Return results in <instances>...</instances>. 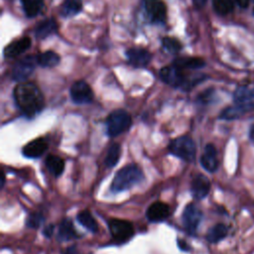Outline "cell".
Returning a JSON list of instances; mask_svg holds the SVG:
<instances>
[{
	"instance_id": "1",
	"label": "cell",
	"mask_w": 254,
	"mask_h": 254,
	"mask_svg": "<svg viewBox=\"0 0 254 254\" xmlns=\"http://www.w3.org/2000/svg\"><path fill=\"white\" fill-rule=\"evenodd\" d=\"M14 99L21 112L32 118L40 113L45 106V99L39 87L29 81L18 83L14 88Z\"/></svg>"
},
{
	"instance_id": "2",
	"label": "cell",
	"mask_w": 254,
	"mask_h": 254,
	"mask_svg": "<svg viewBox=\"0 0 254 254\" xmlns=\"http://www.w3.org/2000/svg\"><path fill=\"white\" fill-rule=\"evenodd\" d=\"M144 178L141 168L136 164H130L120 169L113 178L110 190L113 192H120L130 190L142 182Z\"/></svg>"
},
{
	"instance_id": "3",
	"label": "cell",
	"mask_w": 254,
	"mask_h": 254,
	"mask_svg": "<svg viewBox=\"0 0 254 254\" xmlns=\"http://www.w3.org/2000/svg\"><path fill=\"white\" fill-rule=\"evenodd\" d=\"M132 123L130 114L124 109H116L112 111L106 119L107 134L110 137H116L126 131Z\"/></svg>"
},
{
	"instance_id": "4",
	"label": "cell",
	"mask_w": 254,
	"mask_h": 254,
	"mask_svg": "<svg viewBox=\"0 0 254 254\" xmlns=\"http://www.w3.org/2000/svg\"><path fill=\"white\" fill-rule=\"evenodd\" d=\"M169 151L176 157L190 163L195 158L196 148L193 140L190 137L181 136L174 139L170 143Z\"/></svg>"
},
{
	"instance_id": "5",
	"label": "cell",
	"mask_w": 254,
	"mask_h": 254,
	"mask_svg": "<svg viewBox=\"0 0 254 254\" xmlns=\"http://www.w3.org/2000/svg\"><path fill=\"white\" fill-rule=\"evenodd\" d=\"M108 228L112 238L118 242L123 243L129 240L134 234V227L130 221L112 218L108 222Z\"/></svg>"
},
{
	"instance_id": "6",
	"label": "cell",
	"mask_w": 254,
	"mask_h": 254,
	"mask_svg": "<svg viewBox=\"0 0 254 254\" xmlns=\"http://www.w3.org/2000/svg\"><path fill=\"white\" fill-rule=\"evenodd\" d=\"M201 219L202 212L194 203H189L185 207L183 212V223L189 234L194 235L196 233Z\"/></svg>"
},
{
	"instance_id": "7",
	"label": "cell",
	"mask_w": 254,
	"mask_h": 254,
	"mask_svg": "<svg viewBox=\"0 0 254 254\" xmlns=\"http://www.w3.org/2000/svg\"><path fill=\"white\" fill-rule=\"evenodd\" d=\"M233 101L243 114L254 110V87H238L233 93Z\"/></svg>"
},
{
	"instance_id": "8",
	"label": "cell",
	"mask_w": 254,
	"mask_h": 254,
	"mask_svg": "<svg viewBox=\"0 0 254 254\" xmlns=\"http://www.w3.org/2000/svg\"><path fill=\"white\" fill-rule=\"evenodd\" d=\"M160 77L164 82L174 87L183 86L187 82L184 69L174 64L172 65L164 66L160 70Z\"/></svg>"
},
{
	"instance_id": "9",
	"label": "cell",
	"mask_w": 254,
	"mask_h": 254,
	"mask_svg": "<svg viewBox=\"0 0 254 254\" xmlns=\"http://www.w3.org/2000/svg\"><path fill=\"white\" fill-rule=\"evenodd\" d=\"M70 97L76 104H87L93 100V91L88 83L77 80L70 86Z\"/></svg>"
},
{
	"instance_id": "10",
	"label": "cell",
	"mask_w": 254,
	"mask_h": 254,
	"mask_svg": "<svg viewBox=\"0 0 254 254\" xmlns=\"http://www.w3.org/2000/svg\"><path fill=\"white\" fill-rule=\"evenodd\" d=\"M35 61H37V59L35 60L33 57H26L18 61L11 70L12 78L19 82L25 81L34 71Z\"/></svg>"
},
{
	"instance_id": "11",
	"label": "cell",
	"mask_w": 254,
	"mask_h": 254,
	"mask_svg": "<svg viewBox=\"0 0 254 254\" xmlns=\"http://www.w3.org/2000/svg\"><path fill=\"white\" fill-rule=\"evenodd\" d=\"M145 10L152 22L165 23L167 7L163 0H143Z\"/></svg>"
},
{
	"instance_id": "12",
	"label": "cell",
	"mask_w": 254,
	"mask_h": 254,
	"mask_svg": "<svg viewBox=\"0 0 254 254\" xmlns=\"http://www.w3.org/2000/svg\"><path fill=\"white\" fill-rule=\"evenodd\" d=\"M171 214L170 206L162 201H156L152 203L147 211L146 216L151 222H161L166 220Z\"/></svg>"
},
{
	"instance_id": "13",
	"label": "cell",
	"mask_w": 254,
	"mask_h": 254,
	"mask_svg": "<svg viewBox=\"0 0 254 254\" xmlns=\"http://www.w3.org/2000/svg\"><path fill=\"white\" fill-rule=\"evenodd\" d=\"M126 58L131 65L135 67H144L150 63L152 56L145 49L132 48L127 50Z\"/></svg>"
},
{
	"instance_id": "14",
	"label": "cell",
	"mask_w": 254,
	"mask_h": 254,
	"mask_svg": "<svg viewBox=\"0 0 254 254\" xmlns=\"http://www.w3.org/2000/svg\"><path fill=\"white\" fill-rule=\"evenodd\" d=\"M191 193L196 199L204 198L210 190V182L208 178L202 174L196 175L191 182Z\"/></svg>"
},
{
	"instance_id": "15",
	"label": "cell",
	"mask_w": 254,
	"mask_h": 254,
	"mask_svg": "<svg viewBox=\"0 0 254 254\" xmlns=\"http://www.w3.org/2000/svg\"><path fill=\"white\" fill-rule=\"evenodd\" d=\"M48 150V143L43 138H37L26 144L22 150V154L27 158L37 159L46 153Z\"/></svg>"
},
{
	"instance_id": "16",
	"label": "cell",
	"mask_w": 254,
	"mask_h": 254,
	"mask_svg": "<svg viewBox=\"0 0 254 254\" xmlns=\"http://www.w3.org/2000/svg\"><path fill=\"white\" fill-rule=\"evenodd\" d=\"M200 164L207 172L213 173L218 168V160H217V152L212 144H207L204 147L203 153L200 157Z\"/></svg>"
},
{
	"instance_id": "17",
	"label": "cell",
	"mask_w": 254,
	"mask_h": 254,
	"mask_svg": "<svg viewBox=\"0 0 254 254\" xmlns=\"http://www.w3.org/2000/svg\"><path fill=\"white\" fill-rule=\"evenodd\" d=\"M31 46V40L29 37L21 38L6 46L4 49V56L6 58H16L17 56L26 52Z\"/></svg>"
},
{
	"instance_id": "18",
	"label": "cell",
	"mask_w": 254,
	"mask_h": 254,
	"mask_svg": "<svg viewBox=\"0 0 254 254\" xmlns=\"http://www.w3.org/2000/svg\"><path fill=\"white\" fill-rule=\"evenodd\" d=\"M58 30V24L53 18L46 19L38 24V26L35 28V35L38 39H45L52 34L56 33Z\"/></svg>"
},
{
	"instance_id": "19",
	"label": "cell",
	"mask_w": 254,
	"mask_h": 254,
	"mask_svg": "<svg viewBox=\"0 0 254 254\" xmlns=\"http://www.w3.org/2000/svg\"><path fill=\"white\" fill-rule=\"evenodd\" d=\"M78 237L79 235L75 230L72 221L68 218L64 219L59 227V239L62 241H68Z\"/></svg>"
},
{
	"instance_id": "20",
	"label": "cell",
	"mask_w": 254,
	"mask_h": 254,
	"mask_svg": "<svg viewBox=\"0 0 254 254\" xmlns=\"http://www.w3.org/2000/svg\"><path fill=\"white\" fill-rule=\"evenodd\" d=\"M82 9L81 0H64L61 6L60 13L63 17H72L78 14Z\"/></svg>"
},
{
	"instance_id": "21",
	"label": "cell",
	"mask_w": 254,
	"mask_h": 254,
	"mask_svg": "<svg viewBox=\"0 0 254 254\" xmlns=\"http://www.w3.org/2000/svg\"><path fill=\"white\" fill-rule=\"evenodd\" d=\"M46 166L53 176L59 177L64 172V161L59 156L49 155L46 159Z\"/></svg>"
},
{
	"instance_id": "22",
	"label": "cell",
	"mask_w": 254,
	"mask_h": 254,
	"mask_svg": "<svg viewBox=\"0 0 254 254\" xmlns=\"http://www.w3.org/2000/svg\"><path fill=\"white\" fill-rule=\"evenodd\" d=\"M174 64L184 68L196 69L204 66L205 62L201 58L197 57H188V58H178L174 61Z\"/></svg>"
},
{
	"instance_id": "23",
	"label": "cell",
	"mask_w": 254,
	"mask_h": 254,
	"mask_svg": "<svg viewBox=\"0 0 254 254\" xmlns=\"http://www.w3.org/2000/svg\"><path fill=\"white\" fill-rule=\"evenodd\" d=\"M77 221L87 230H89L92 233L97 232L98 230V225L96 220L94 219V217L92 216V214L90 213V211L88 209H84L80 212L77 213Z\"/></svg>"
},
{
	"instance_id": "24",
	"label": "cell",
	"mask_w": 254,
	"mask_h": 254,
	"mask_svg": "<svg viewBox=\"0 0 254 254\" xmlns=\"http://www.w3.org/2000/svg\"><path fill=\"white\" fill-rule=\"evenodd\" d=\"M60 61V56L53 51L44 52L37 57V63L43 67L56 66L57 64H59Z\"/></svg>"
},
{
	"instance_id": "25",
	"label": "cell",
	"mask_w": 254,
	"mask_h": 254,
	"mask_svg": "<svg viewBox=\"0 0 254 254\" xmlns=\"http://www.w3.org/2000/svg\"><path fill=\"white\" fill-rule=\"evenodd\" d=\"M227 235V227L223 223L213 225L206 234V239L210 243H217Z\"/></svg>"
},
{
	"instance_id": "26",
	"label": "cell",
	"mask_w": 254,
	"mask_h": 254,
	"mask_svg": "<svg viewBox=\"0 0 254 254\" xmlns=\"http://www.w3.org/2000/svg\"><path fill=\"white\" fill-rule=\"evenodd\" d=\"M25 14L28 17L37 16L43 9V0H21Z\"/></svg>"
},
{
	"instance_id": "27",
	"label": "cell",
	"mask_w": 254,
	"mask_h": 254,
	"mask_svg": "<svg viewBox=\"0 0 254 254\" xmlns=\"http://www.w3.org/2000/svg\"><path fill=\"white\" fill-rule=\"evenodd\" d=\"M120 154H121V147L117 143H113L109 146L106 157H105V165L108 168H112L116 166L118 163V160L120 159Z\"/></svg>"
},
{
	"instance_id": "28",
	"label": "cell",
	"mask_w": 254,
	"mask_h": 254,
	"mask_svg": "<svg viewBox=\"0 0 254 254\" xmlns=\"http://www.w3.org/2000/svg\"><path fill=\"white\" fill-rule=\"evenodd\" d=\"M213 9L219 15H226L233 10L232 0H213Z\"/></svg>"
},
{
	"instance_id": "29",
	"label": "cell",
	"mask_w": 254,
	"mask_h": 254,
	"mask_svg": "<svg viewBox=\"0 0 254 254\" xmlns=\"http://www.w3.org/2000/svg\"><path fill=\"white\" fill-rule=\"evenodd\" d=\"M162 45L166 51L172 54H177L182 49V44L175 38L172 37H165L162 40Z\"/></svg>"
},
{
	"instance_id": "30",
	"label": "cell",
	"mask_w": 254,
	"mask_h": 254,
	"mask_svg": "<svg viewBox=\"0 0 254 254\" xmlns=\"http://www.w3.org/2000/svg\"><path fill=\"white\" fill-rule=\"evenodd\" d=\"M242 115H243L242 111L237 106H235L233 104V105L228 106L225 109H223L219 115V118L224 119V120H233V119L239 118Z\"/></svg>"
},
{
	"instance_id": "31",
	"label": "cell",
	"mask_w": 254,
	"mask_h": 254,
	"mask_svg": "<svg viewBox=\"0 0 254 254\" xmlns=\"http://www.w3.org/2000/svg\"><path fill=\"white\" fill-rule=\"evenodd\" d=\"M44 220H45V218H44V216L41 213L35 212V213H32V214L29 215L26 224H27L28 227L38 228V227H40L43 224Z\"/></svg>"
},
{
	"instance_id": "32",
	"label": "cell",
	"mask_w": 254,
	"mask_h": 254,
	"mask_svg": "<svg viewBox=\"0 0 254 254\" xmlns=\"http://www.w3.org/2000/svg\"><path fill=\"white\" fill-rule=\"evenodd\" d=\"M54 229H55L54 225H53V224H50L49 226H46V227L44 228L43 233H44V235H45L46 237H51V236L53 235V233H54Z\"/></svg>"
},
{
	"instance_id": "33",
	"label": "cell",
	"mask_w": 254,
	"mask_h": 254,
	"mask_svg": "<svg viewBox=\"0 0 254 254\" xmlns=\"http://www.w3.org/2000/svg\"><path fill=\"white\" fill-rule=\"evenodd\" d=\"M192 2L196 8H202L206 4L207 0H192Z\"/></svg>"
},
{
	"instance_id": "34",
	"label": "cell",
	"mask_w": 254,
	"mask_h": 254,
	"mask_svg": "<svg viewBox=\"0 0 254 254\" xmlns=\"http://www.w3.org/2000/svg\"><path fill=\"white\" fill-rule=\"evenodd\" d=\"M236 2L241 8H247L250 3V0H236Z\"/></svg>"
},
{
	"instance_id": "35",
	"label": "cell",
	"mask_w": 254,
	"mask_h": 254,
	"mask_svg": "<svg viewBox=\"0 0 254 254\" xmlns=\"http://www.w3.org/2000/svg\"><path fill=\"white\" fill-rule=\"evenodd\" d=\"M64 254H78V252H77V250H76V247H75L74 245H72V246H69V247L66 249V251H65Z\"/></svg>"
},
{
	"instance_id": "36",
	"label": "cell",
	"mask_w": 254,
	"mask_h": 254,
	"mask_svg": "<svg viewBox=\"0 0 254 254\" xmlns=\"http://www.w3.org/2000/svg\"><path fill=\"white\" fill-rule=\"evenodd\" d=\"M178 245H179V247L181 248V249H183V250H185V251H187L188 249H189V246L186 244V242L185 241H182V240H178Z\"/></svg>"
},
{
	"instance_id": "37",
	"label": "cell",
	"mask_w": 254,
	"mask_h": 254,
	"mask_svg": "<svg viewBox=\"0 0 254 254\" xmlns=\"http://www.w3.org/2000/svg\"><path fill=\"white\" fill-rule=\"evenodd\" d=\"M249 139L251 142L254 143V124L249 129Z\"/></svg>"
}]
</instances>
